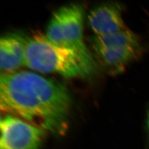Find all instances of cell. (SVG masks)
Instances as JSON below:
<instances>
[{
    "mask_svg": "<svg viewBox=\"0 0 149 149\" xmlns=\"http://www.w3.org/2000/svg\"><path fill=\"white\" fill-rule=\"evenodd\" d=\"M93 48L102 64L113 74L122 72L140 53V50L129 48Z\"/></svg>",
    "mask_w": 149,
    "mask_h": 149,
    "instance_id": "7",
    "label": "cell"
},
{
    "mask_svg": "<svg viewBox=\"0 0 149 149\" xmlns=\"http://www.w3.org/2000/svg\"><path fill=\"white\" fill-rule=\"evenodd\" d=\"M88 22L92 31L97 36L112 34L128 28L123 19L122 8L117 3L97 6L90 12Z\"/></svg>",
    "mask_w": 149,
    "mask_h": 149,
    "instance_id": "5",
    "label": "cell"
},
{
    "mask_svg": "<svg viewBox=\"0 0 149 149\" xmlns=\"http://www.w3.org/2000/svg\"><path fill=\"white\" fill-rule=\"evenodd\" d=\"M84 7L80 4L60 7L52 16L45 36L55 44L75 52L92 73L96 69V63L84 42Z\"/></svg>",
    "mask_w": 149,
    "mask_h": 149,
    "instance_id": "3",
    "label": "cell"
},
{
    "mask_svg": "<svg viewBox=\"0 0 149 149\" xmlns=\"http://www.w3.org/2000/svg\"><path fill=\"white\" fill-rule=\"evenodd\" d=\"M0 149H39L46 131L9 115L0 123Z\"/></svg>",
    "mask_w": 149,
    "mask_h": 149,
    "instance_id": "4",
    "label": "cell"
},
{
    "mask_svg": "<svg viewBox=\"0 0 149 149\" xmlns=\"http://www.w3.org/2000/svg\"><path fill=\"white\" fill-rule=\"evenodd\" d=\"M27 37L18 32L10 33L0 39V69L13 72L24 65Z\"/></svg>",
    "mask_w": 149,
    "mask_h": 149,
    "instance_id": "6",
    "label": "cell"
},
{
    "mask_svg": "<svg viewBox=\"0 0 149 149\" xmlns=\"http://www.w3.org/2000/svg\"><path fill=\"white\" fill-rule=\"evenodd\" d=\"M91 40L93 47L129 48L137 50H141L138 37L128 28L107 36L95 35Z\"/></svg>",
    "mask_w": 149,
    "mask_h": 149,
    "instance_id": "8",
    "label": "cell"
},
{
    "mask_svg": "<svg viewBox=\"0 0 149 149\" xmlns=\"http://www.w3.org/2000/svg\"><path fill=\"white\" fill-rule=\"evenodd\" d=\"M147 125H148V127L149 129V111L148 113V119H147Z\"/></svg>",
    "mask_w": 149,
    "mask_h": 149,
    "instance_id": "9",
    "label": "cell"
},
{
    "mask_svg": "<svg viewBox=\"0 0 149 149\" xmlns=\"http://www.w3.org/2000/svg\"><path fill=\"white\" fill-rule=\"evenodd\" d=\"M24 66L65 77H85L91 74L75 52L55 44L40 33L27 37Z\"/></svg>",
    "mask_w": 149,
    "mask_h": 149,
    "instance_id": "2",
    "label": "cell"
},
{
    "mask_svg": "<svg viewBox=\"0 0 149 149\" xmlns=\"http://www.w3.org/2000/svg\"><path fill=\"white\" fill-rule=\"evenodd\" d=\"M71 104L68 89L56 81L26 71L1 74V110L46 132H65Z\"/></svg>",
    "mask_w": 149,
    "mask_h": 149,
    "instance_id": "1",
    "label": "cell"
}]
</instances>
